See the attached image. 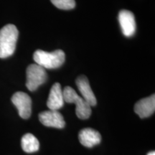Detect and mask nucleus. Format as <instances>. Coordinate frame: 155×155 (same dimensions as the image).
<instances>
[{
  "mask_svg": "<svg viewBox=\"0 0 155 155\" xmlns=\"http://www.w3.org/2000/svg\"><path fill=\"white\" fill-rule=\"evenodd\" d=\"M76 86L82 95V98L91 106H95L97 104L96 96L93 92L88 78L85 75H81L77 78Z\"/></svg>",
  "mask_w": 155,
  "mask_h": 155,
  "instance_id": "9d476101",
  "label": "nucleus"
},
{
  "mask_svg": "<svg viewBox=\"0 0 155 155\" xmlns=\"http://www.w3.org/2000/svg\"><path fill=\"white\" fill-rule=\"evenodd\" d=\"M34 61L37 65L45 69L58 68L63 65L65 59V53L61 50H57L52 53L38 50L33 55Z\"/></svg>",
  "mask_w": 155,
  "mask_h": 155,
  "instance_id": "f03ea898",
  "label": "nucleus"
},
{
  "mask_svg": "<svg viewBox=\"0 0 155 155\" xmlns=\"http://www.w3.org/2000/svg\"><path fill=\"white\" fill-rule=\"evenodd\" d=\"M78 139L81 144L88 148H91L100 144L101 136L98 131L91 128H86L82 129L79 132Z\"/></svg>",
  "mask_w": 155,
  "mask_h": 155,
  "instance_id": "9b49d317",
  "label": "nucleus"
},
{
  "mask_svg": "<svg viewBox=\"0 0 155 155\" xmlns=\"http://www.w3.org/2000/svg\"><path fill=\"white\" fill-rule=\"evenodd\" d=\"M63 92L65 102L68 104L73 103L76 105L75 113L79 119H87L90 117L91 114V106L82 97L78 96L74 89L70 86H67L64 88Z\"/></svg>",
  "mask_w": 155,
  "mask_h": 155,
  "instance_id": "7ed1b4c3",
  "label": "nucleus"
},
{
  "mask_svg": "<svg viewBox=\"0 0 155 155\" xmlns=\"http://www.w3.org/2000/svg\"><path fill=\"white\" fill-rule=\"evenodd\" d=\"M18 35L19 32L14 25H7L0 30V58L13 55Z\"/></svg>",
  "mask_w": 155,
  "mask_h": 155,
  "instance_id": "f257e3e1",
  "label": "nucleus"
},
{
  "mask_svg": "<svg viewBox=\"0 0 155 155\" xmlns=\"http://www.w3.org/2000/svg\"><path fill=\"white\" fill-rule=\"evenodd\" d=\"M147 155H155V152H154V151H153V152H151L149 153V154Z\"/></svg>",
  "mask_w": 155,
  "mask_h": 155,
  "instance_id": "4468645a",
  "label": "nucleus"
},
{
  "mask_svg": "<svg viewBox=\"0 0 155 155\" xmlns=\"http://www.w3.org/2000/svg\"><path fill=\"white\" fill-rule=\"evenodd\" d=\"M22 150L27 153H33L38 151L40 143L38 139L32 134H26L24 135L21 141Z\"/></svg>",
  "mask_w": 155,
  "mask_h": 155,
  "instance_id": "f8f14e48",
  "label": "nucleus"
},
{
  "mask_svg": "<svg viewBox=\"0 0 155 155\" xmlns=\"http://www.w3.org/2000/svg\"><path fill=\"white\" fill-rule=\"evenodd\" d=\"M119 21L124 35L129 38L133 36L136 32V22L134 15L129 10L120 11Z\"/></svg>",
  "mask_w": 155,
  "mask_h": 155,
  "instance_id": "0eeeda50",
  "label": "nucleus"
},
{
  "mask_svg": "<svg viewBox=\"0 0 155 155\" xmlns=\"http://www.w3.org/2000/svg\"><path fill=\"white\" fill-rule=\"evenodd\" d=\"M39 119L45 127L63 129L65 126L63 116L60 112L55 110L41 112L39 114Z\"/></svg>",
  "mask_w": 155,
  "mask_h": 155,
  "instance_id": "423d86ee",
  "label": "nucleus"
},
{
  "mask_svg": "<svg viewBox=\"0 0 155 155\" xmlns=\"http://www.w3.org/2000/svg\"><path fill=\"white\" fill-rule=\"evenodd\" d=\"M63 92L60 83H55L50 89V92L48 96L47 106L50 110L58 111L64 105Z\"/></svg>",
  "mask_w": 155,
  "mask_h": 155,
  "instance_id": "1a4fd4ad",
  "label": "nucleus"
},
{
  "mask_svg": "<svg viewBox=\"0 0 155 155\" xmlns=\"http://www.w3.org/2000/svg\"><path fill=\"white\" fill-rule=\"evenodd\" d=\"M12 101L18 110L19 115L24 119L30 118L32 112V100L24 92H17L12 97Z\"/></svg>",
  "mask_w": 155,
  "mask_h": 155,
  "instance_id": "39448f33",
  "label": "nucleus"
},
{
  "mask_svg": "<svg viewBox=\"0 0 155 155\" xmlns=\"http://www.w3.org/2000/svg\"><path fill=\"white\" fill-rule=\"evenodd\" d=\"M26 86L30 91H34L47 80L45 69L37 64L30 65L27 68Z\"/></svg>",
  "mask_w": 155,
  "mask_h": 155,
  "instance_id": "20e7f679",
  "label": "nucleus"
},
{
  "mask_svg": "<svg viewBox=\"0 0 155 155\" xmlns=\"http://www.w3.org/2000/svg\"><path fill=\"white\" fill-rule=\"evenodd\" d=\"M54 6L58 9L68 10L75 7V0H50Z\"/></svg>",
  "mask_w": 155,
  "mask_h": 155,
  "instance_id": "ddd939ff",
  "label": "nucleus"
},
{
  "mask_svg": "<svg viewBox=\"0 0 155 155\" xmlns=\"http://www.w3.org/2000/svg\"><path fill=\"white\" fill-rule=\"evenodd\" d=\"M155 111V96L152 95L150 97L139 101L134 106V111L141 119H144L152 116Z\"/></svg>",
  "mask_w": 155,
  "mask_h": 155,
  "instance_id": "6e6552de",
  "label": "nucleus"
}]
</instances>
